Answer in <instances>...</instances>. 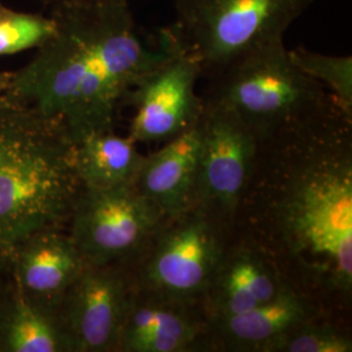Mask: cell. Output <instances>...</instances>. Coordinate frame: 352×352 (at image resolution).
I'll return each mask as SVG.
<instances>
[{
    "instance_id": "1",
    "label": "cell",
    "mask_w": 352,
    "mask_h": 352,
    "mask_svg": "<svg viewBox=\"0 0 352 352\" xmlns=\"http://www.w3.org/2000/svg\"><path fill=\"white\" fill-rule=\"evenodd\" d=\"M234 234L329 309L352 296V116L334 98L257 144Z\"/></svg>"
},
{
    "instance_id": "2",
    "label": "cell",
    "mask_w": 352,
    "mask_h": 352,
    "mask_svg": "<svg viewBox=\"0 0 352 352\" xmlns=\"http://www.w3.org/2000/svg\"><path fill=\"white\" fill-rule=\"evenodd\" d=\"M56 32L12 72L8 97L65 128L74 142L113 131L126 93L175 47L168 26L153 42L139 34L128 0L52 6Z\"/></svg>"
},
{
    "instance_id": "3",
    "label": "cell",
    "mask_w": 352,
    "mask_h": 352,
    "mask_svg": "<svg viewBox=\"0 0 352 352\" xmlns=\"http://www.w3.org/2000/svg\"><path fill=\"white\" fill-rule=\"evenodd\" d=\"M82 188L63 126L12 98L0 101V245L68 223Z\"/></svg>"
},
{
    "instance_id": "4",
    "label": "cell",
    "mask_w": 352,
    "mask_h": 352,
    "mask_svg": "<svg viewBox=\"0 0 352 352\" xmlns=\"http://www.w3.org/2000/svg\"><path fill=\"white\" fill-rule=\"evenodd\" d=\"M208 80L202 98L231 110L258 141L333 100L294 64L285 41L243 55Z\"/></svg>"
},
{
    "instance_id": "5",
    "label": "cell",
    "mask_w": 352,
    "mask_h": 352,
    "mask_svg": "<svg viewBox=\"0 0 352 352\" xmlns=\"http://www.w3.org/2000/svg\"><path fill=\"white\" fill-rule=\"evenodd\" d=\"M314 0H175L168 25L206 78L285 36Z\"/></svg>"
},
{
    "instance_id": "6",
    "label": "cell",
    "mask_w": 352,
    "mask_h": 352,
    "mask_svg": "<svg viewBox=\"0 0 352 352\" xmlns=\"http://www.w3.org/2000/svg\"><path fill=\"white\" fill-rule=\"evenodd\" d=\"M232 234L197 206L166 218L129 264L135 283L177 302L202 304Z\"/></svg>"
},
{
    "instance_id": "7",
    "label": "cell",
    "mask_w": 352,
    "mask_h": 352,
    "mask_svg": "<svg viewBox=\"0 0 352 352\" xmlns=\"http://www.w3.org/2000/svg\"><path fill=\"white\" fill-rule=\"evenodd\" d=\"M164 219L135 184L82 187L68 219V234L87 264L129 265Z\"/></svg>"
},
{
    "instance_id": "8",
    "label": "cell",
    "mask_w": 352,
    "mask_h": 352,
    "mask_svg": "<svg viewBox=\"0 0 352 352\" xmlns=\"http://www.w3.org/2000/svg\"><path fill=\"white\" fill-rule=\"evenodd\" d=\"M200 128L201 149L193 206L234 231L258 140L231 110L206 100Z\"/></svg>"
},
{
    "instance_id": "9",
    "label": "cell",
    "mask_w": 352,
    "mask_h": 352,
    "mask_svg": "<svg viewBox=\"0 0 352 352\" xmlns=\"http://www.w3.org/2000/svg\"><path fill=\"white\" fill-rule=\"evenodd\" d=\"M200 77L199 64L175 39L173 51L126 93L123 103L133 107L129 138L138 144H164L196 126L204 110Z\"/></svg>"
},
{
    "instance_id": "10",
    "label": "cell",
    "mask_w": 352,
    "mask_h": 352,
    "mask_svg": "<svg viewBox=\"0 0 352 352\" xmlns=\"http://www.w3.org/2000/svg\"><path fill=\"white\" fill-rule=\"evenodd\" d=\"M133 289L129 265L87 264L56 309L74 352L116 351Z\"/></svg>"
},
{
    "instance_id": "11",
    "label": "cell",
    "mask_w": 352,
    "mask_h": 352,
    "mask_svg": "<svg viewBox=\"0 0 352 352\" xmlns=\"http://www.w3.org/2000/svg\"><path fill=\"white\" fill-rule=\"evenodd\" d=\"M116 351H210L204 304L177 302L135 283Z\"/></svg>"
},
{
    "instance_id": "12",
    "label": "cell",
    "mask_w": 352,
    "mask_h": 352,
    "mask_svg": "<svg viewBox=\"0 0 352 352\" xmlns=\"http://www.w3.org/2000/svg\"><path fill=\"white\" fill-rule=\"evenodd\" d=\"M286 283L263 252L232 234L202 304L209 321L240 315L272 300Z\"/></svg>"
},
{
    "instance_id": "13",
    "label": "cell",
    "mask_w": 352,
    "mask_h": 352,
    "mask_svg": "<svg viewBox=\"0 0 352 352\" xmlns=\"http://www.w3.org/2000/svg\"><path fill=\"white\" fill-rule=\"evenodd\" d=\"M327 312L287 282L272 300L248 312L210 320V351L269 352L289 329Z\"/></svg>"
},
{
    "instance_id": "14",
    "label": "cell",
    "mask_w": 352,
    "mask_h": 352,
    "mask_svg": "<svg viewBox=\"0 0 352 352\" xmlns=\"http://www.w3.org/2000/svg\"><path fill=\"white\" fill-rule=\"evenodd\" d=\"M17 289L30 302L58 309L64 294L87 263L69 234L62 228L43 230L14 250Z\"/></svg>"
},
{
    "instance_id": "15",
    "label": "cell",
    "mask_w": 352,
    "mask_h": 352,
    "mask_svg": "<svg viewBox=\"0 0 352 352\" xmlns=\"http://www.w3.org/2000/svg\"><path fill=\"white\" fill-rule=\"evenodd\" d=\"M201 149L200 122L151 155L136 179V188L164 218L175 217L195 205V188Z\"/></svg>"
},
{
    "instance_id": "16",
    "label": "cell",
    "mask_w": 352,
    "mask_h": 352,
    "mask_svg": "<svg viewBox=\"0 0 352 352\" xmlns=\"http://www.w3.org/2000/svg\"><path fill=\"white\" fill-rule=\"evenodd\" d=\"M145 158L138 142L113 131L90 133L75 144L76 171L82 187L135 184Z\"/></svg>"
},
{
    "instance_id": "17",
    "label": "cell",
    "mask_w": 352,
    "mask_h": 352,
    "mask_svg": "<svg viewBox=\"0 0 352 352\" xmlns=\"http://www.w3.org/2000/svg\"><path fill=\"white\" fill-rule=\"evenodd\" d=\"M0 324L6 351L74 352L56 309L30 302L17 289Z\"/></svg>"
},
{
    "instance_id": "18",
    "label": "cell",
    "mask_w": 352,
    "mask_h": 352,
    "mask_svg": "<svg viewBox=\"0 0 352 352\" xmlns=\"http://www.w3.org/2000/svg\"><path fill=\"white\" fill-rule=\"evenodd\" d=\"M294 64L321 84L340 109L352 116V56L327 55L299 46L289 50Z\"/></svg>"
},
{
    "instance_id": "19",
    "label": "cell",
    "mask_w": 352,
    "mask_h": 352,
    "mask_svg": "<svg viewBox=\"0 0 352 352\" xmlns=\"http://www.w3.org/2000/svg\"><path fill=\"white\" fill-rule=\"evenodd\" d=\"M330 312L289 329L269 352H351L350 333L329 317Z\"/></svg>"
},
{
    "instance_id": "20",
    "label": "cell",
    "mask_w": 352,
    "mask_h": 352,
    "mask_svg": "<svg viewBox=\"0 0 352 352\" xmlns=\"http://www.w3.org/2000/svg\"><path fill=\"white\" fill-rule=\"evenodd\" d=\"M55 32L56 23L52 16L21 12L0 3V56L37 50Z\"/></svg>"
},
{
    "instance_id": "21",
    "label": "cell",
    "mask_w": 352,
    "mask_h": 352,
    "mask_svg": "<svg viewBox=\"0 0 352 352\" xmlns=\"http://www.w3.org/2000/svg\"><path fill=\"white\" fill-rule=\"evenodd\" d=\"M12 72H3L0 71V101L8 98V90L11 85Z\"/></svg>"
},
{
    "instance_id": "22",
    "label": "cell",
    "mask_w": 352,
    "mask_h": 352,
    "mask_svg": "<svg viewBox=\"0 0 352 352\" xmlns=\"http://www.w3.org/2000/svg\"><path fill=\"white\" fill-rule=\"evenodd\" d=\"M42 3L45 4H49V6H55L58 3H62V1H69V0H41Z\"/></svg>"
},
{
    "instance_id": "23",
    "label": "cell",
    "mask_w": 352,
    "mask_h": 352,
    "mask_svg": "<svg viewBox=\"0 0 352 352\" xmlns=\"http://www.w3.org/2000/svg\"><path fill=\"white\" fill-rule=\"evenodd\" d=\"M4 250H3V247H1V245H0V253H4Z\"/></svg>"
}]
</instances>
